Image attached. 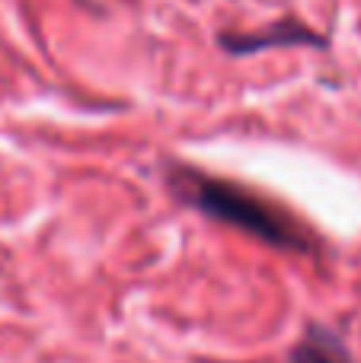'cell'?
I'll return each mask as SVG.
<instances>
[{
	"mask_svg": "<svg viewBox=\"0 0 361 363\" xmlns=\"http://www.w3.org/2000/svg\"><path fill=\"white\" fill-rule=\"evenodd\" d=\"M195 201L202 211L215 213L217 220H227V223L240 226V230H247V233H256V236L269 239V242L294 245V233L288 230L262 201L243 194L240 188L217 185V182H198Z\"/></svg>",
	"mask_w": 361,
	"mask_h": 363,
	"instance_id": "cell-1",
	"label": "cell"
}]
</instances>
